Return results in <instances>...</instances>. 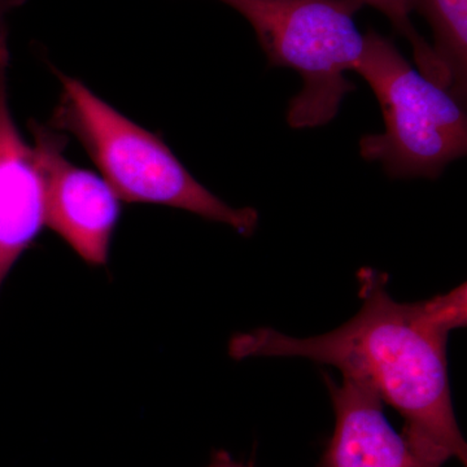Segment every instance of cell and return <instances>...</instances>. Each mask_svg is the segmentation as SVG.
Returning <instances> with one entry per match:
<instances>
[{
    "mask_svg": "<svg viewBox=\"0 0 467 467\" xmlns=\"http://www.w3.org/2000/svg\"><path fill=\"white\" fill-rule=\"evenodd\" d=\"M238 11L256 33L270 67L299 73L303 88L288 103L287 124H330L346 95L356 90L346 73L364 48L356 15L359 0H220Z\"/></svg>",
    "mask_w": 467,
    "mask_h": 467,
    "instance_id": "obj_4",
    "label": "cell"
},
{
    "mask_svg": "<svg viewBox=\"0 0 467 467\" xmlns=\"http://www.w3.org/2000/svg\"><path fill=\"white\" fill-rule=\"evenodd\" d=\"M353 72L376 94L384 131L359 140V155L391 178L441 177L467 152V116L447 88L430 81L392 39L368 29Z\"/></svg>",
    "mask_w": 467,
    "mask_h": 467,
    "instance_id": "obj_3",
    "label": "cell"
},
{
    "mask_svg": "<svg viewBox=\"0 0 467 467\" xmlns=\"http://www.w3.org/2000/svg\"><path fill=\"white\" fill-rule=\"evenodd\" d=\"M26 3V0H0V57H9L7 16Z\"/></svg>",
    "mask_w": 467,
    "mask_h": 467,
    "instance_id": "obj_10",
    "label": "cell"
},
{
    "mask_svg": "<svg viewBox=\"0 0 467 467\" xmlns=\"http://www.w3.org/2000/svg\"><path fill=\"white\" fill-rule=\"evenodd\" d=\"M359 2L382 12L384 16L391 21L396 32L410 43L420 72L430 81L450 90V77L436 57L434 48L417 32L416 26L411 23L410 15L416 9V0H359Z\"/></svg>",
    "mask_w": 467,
    "mask_h": 467,
    "instance_id": "obj_9",
    "label": "cell"
},
{
    "mask_svg": "<svg viewBox=\"0 0 467 467\" xmlns=\"http://www.w3.org/2000/svg\"><path fill=\"white\" fill-rule=\"evenodd\" d=\"M29 130L45 175L46 225L88 265H106L124 201L106 178L67 159L66 134L36 121Z\"/></svg>",
    "mask_w": 467,
    "mask_h": 467,
    "instance_id": "obj_5",
    "label": "cell"
},
{
    "mask_svg": "<svg viewBox=\"0 0 467 467\" xmlns=\"http://www.w3.org/2000/svg\"><path fill=\"white\" fill-rule=\"evenodd\" d=\"M335 411L333 436L319 467H426L395 431L382 399L370 387L343 377H326Z\"/></svg>",
    "mask_w": 467,
    "mask_h": 467,
    "instance_id": "obj_7",
    "label": "cell"
},
{
    "mask_svg": "<svg viewBox=\"0 0 467 467\" xmlns=\"http://www.w3.org/2000/svg\"><path fill=\"white\" fill-rule=\"evenodd\" d=\"M57 76L61 94L51 128L76 138L122 201L182 209L225 223L239 235H254L256 209L221 201L187 171L161 135L122 115L78 78Z\"/></svg>",
    "mask_w": 467,
    "mask_h": 467,
    "instance_id": "obj_2",
    "label": "cell"
},
{
    "mask_svg": "<svg viewBox=\"0 0 467 467\" xmlns=\"http://www.w3.org/2000/svg\"><path fill=\"white\" fill-rule=\"evenodd\" d=\"M208 467H252L244 465V463L238 462L230 456L227 451H220L214 453L213 459Z\"/></svg>",
    "mask_w": 467,
    "mask_h": 467,
    "instance_id": "obj_11",
    "label": "cell"
},
{
    "mask_svg": "<svg viewBox=\"0 0 467 467\" xmlns=\"http://www.w3.org/2000/svg\"><path fill=\"white\" fill-rule=\"evenodd\" d=\"M9 57H0V290L46 226V181L33 144L12 115Z\"/></svg>",
    "mask_w": 467,
    "mask_h": 467,
    "instance_id": "obj_6",
    "label": "cell"
},
{
    "mask_svg": "<svg viewBox=\"0 0 467 467\" xmlns=\"http://www.w3.org/2000/svg\"><path fill=\"white\" fill-rule=\"evenodd\" d=\"M414 11L431 26V46L450 77L451 94L466 106L467 0H416Z\"/></svg>",
    "mask_w": 467,
    "mask_h": 467,
    "instance_id": "obj_8",
    "label": "cell"
},
{
    "mask_svg": "<svg viewBox=\"0 0 467 467\" xmlns=\"http://www.w3.org/2000/svg\"><path fill=\"white\" fill-rule=\"evenodd\" d=\"M358 315L337 330L294 337L260 327L235 334L234 359L299 358L337 368L370 387L402 418V436L426 467L467 465V445L454 416L448 378V335L467 321L466 284L416 303L389 295V278L371 267L358 275Z\"/></svg>",
    "mask_w": 467,
    "mask_h": 467,
    "instance_id": "obj_1",
    "label": "cell"
}]
</instances>
